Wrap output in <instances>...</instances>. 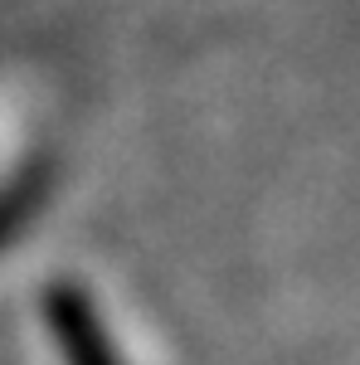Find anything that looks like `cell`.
<instances>
[{
  "mask_svg": "<svg viewBox=\"0 0 360 365\" xmlns=\"http://www.w3.org/2000/svg\"><path fill=\"white\" fill-rule=\"evenodd\" d=\"M49 312H54L58 341H63V351H68L73 365H117L108 341H103V331H98V322H93V312L83 307L78 292H54Z\"/></svg>",
  "mask_w": 360,
  "mask_h": 365,
  "instance_id": "1",
  "label": "cell"
}]
</instances>
